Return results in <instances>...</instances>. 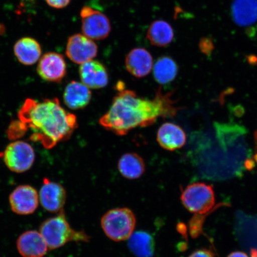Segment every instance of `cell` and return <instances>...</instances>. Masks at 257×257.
<instances>
[{
	"mask_svg": "<svg viewBox=\"0 0 257 257\" xmlns=\"http://www.w3.org/2000/svg\"><path fill=\"white\" fill-rule=\"evenodd\" d=\"M181 201L184 207L192 213H206L215 204L213 188L205 183H194L182 191Z\"/></svg>",
	"mask_w": 257,
	"mask_h": 257,
	"instance_id": "obj_5",
	"label": "cell"
},
{
	"mask_svg": "<svg viewBox=\"0 0 257 257\" xmlns=\"http://www.w3.org/2000/svg\"><path fill=\"white\" fill-rule=\"evenodd\" d=\"M79 72L82 83L89 88L101 89L108 85L107 70L97 60H92L82 64Z\"/></svg>",
	"mask_w": 257,
	"mask_h": 257,
	"instance_id": "obj_13",
	"label": "cell"
},
{
	"mask_svg": "<svg viewBox=\"0 0 257 257\" xmlns=\"http://www.w3.org/2000/svg\"><path fill=\"white\" fill-rule=\"evenodd\" d=\"M66 198V191L62 185L48 178L44 179L39 193V200L44 210L51 213H60L63 210Z\"/></svg>",
	"mask_w": 257,
	"mask_h": 257,
	"instance_id": "obj_11",
	"label": "cell"
},
{
	"mask_svg": "<svg viewBox=\"0 0 257 257\" xmlns=\"http://www.w3.org/2000/svg\"><path fill=\"white\" fill-rule=\"evenodd\" d=\"M232 12L234 22L248 27L257 21V0H234Z\"/></svg>",
	"mask_w": 257,
	"mask_h": 257,
	"instance_id": "obj_18",
	"label": "cell"
},
{
	"mask_svg": "<svg viewBox=\"0 0 257 257\" xmlns=\"http://www.w3.org/2000/svg\"><path fill=\"white\" fill-rule=\"evenodd\" d=\"M39 232L50 249L61 248L70 242H88L90 239L83 231H76L70 227L63 210L45 220Z\"/></svg>",
	"mask_w": 257,
	"mask_h": 257,
	"instance_id": "obj_3",
	"label": "cell"
},
{
	"mask_svg": "<svg viewBox=\"0 0 257 257\" xmlns=\"http://www.w3.org/2000/svg\"><path fill=\"white\" fill-rule=\"evenodd\" d=\"M179 72V67L172 57H160L153 66L154 79L160 85H166L175 79Z\"/></svg>",
	"mask_w": 257,
	"mask_h": 257,
	"instance_id": "obj_21",
	"label": "cell"
},
{
	"mask_svg": "<svg viewBox=\"0 0 257 257\" xmlns=\"http://www.w3.org/2000/svg\"><path fill=\"white\" fill-rule=\"evenodd\" d=\"M254 142H255L254 159L255 160V162L257 163V130L255 132V134H254Z\"/></svg>",
	"mask_w": 257,
	"mask_h": 257,
	"instance_id": "obj_26",
	"label": "cell"
},
{
	"mask_svg": "<svg viewBox=\"0 0 257 257\" xmlns=\"http://www.w3.org/2000/svg\"><path fill=\"white\" fill-rule=\"evenodd\" d=\"M174 35V31L168 22L157 20L150 25L147 38L154 46L165 47L172 43Z\"/></svg>",
	"mask_w": 257,
	"mask_h": 257,
	"instance_id": "obj_20",
	"label": "cell"
},
{
	"mask_svg": "<svg viewBox=\"0 0 257 257\" xmlns=\"http://www.w3.org/2000/svg\"><path fill=\"white\" fill-rule=\"evenodd\" d=\"M157 140L163 149L172 152L185 146L186 136L184 130L179 125L167 122L159 127Z\"/></svg>",
	"mask_w": 257,
	"mask_h": 257,
	"instance_id": "obj_15",
	"label": "cell"
},
{
	"mask_svg": "<svg viewBox=\"0 0 257 257\" xmlns=\"http://www.w3.org/2000/svg\"><path fill=\"white\" fill-rule=\"evenodd\" d=\"M117 167L120 174L124 178L131 180L141 178L146 169L144 159L135 153L123 154L118 160Z\"/></svg>",
	"mask_w": 257,
	"mask_h": 257,
	"instance_id": "obj_19",
	"label": "cell"
},
{
	"mask_svg": "<svg viewBox=\"0 0 257 257\" xmlns=\"http://www.w3.org/2000/svg\"><path fill=\"white\" fill-rule=\"evenodd\" d=\"M14 50L19 62L27 66L36 63L42 53L40 43L31 37L21 38L15 43Z\"/></svg>",
	"mask_w": 257,
	"mask_h": 257,
	"instance_id": "obj_17",
	"label": "cell"
},
{
	"mask_svg": "<svg viewBox=\"0 0 257 257\" xmlns=\"http://www.w3.org/2000/svg\"><path fill=\"white\" fill-rule=\"evenodd\" d=\"M102 230L110 239L120 242L128 239L136 226V217L130 209H112L102 216L101 221Z\"/></svg>",
	"mask_w": 257,
	"mask_h": 257,
	"instance_id": "obj_4",
	"label": "cell"
},
{
	"mask_svg": "<svg viewBox=\"0 0 257 257\" xmlns=\"http://www.w3.org/2000/svg\"><path fill=\"white\" fill-rule=\"evenodd\" d=\"M70 1L71 0H46L48 5L57 9L65 8L70 4Z\"/></svg>",
	"mask_w": 257,
	"mask_h": 257,
	"instance_id": "obj_23",
	"label": "cell"
},
{
	"mask_svg": "<svg viewBox=\"0 0 257 257\" xmlns=\"http://www.w3.org/2000/svg\"><path fill=\"white\" fill-rule=\"evenodd\" d=\"M16 246L23 257H44L48 249L43 236L36 230H28L21 234Z\"/></svg>",
	"mask_w": 257,
	"mask_h": 257,
	"instance_id": "obj_14",
	"label": "cell"
},
{
	"mask_svg": "<svg viewBox=\"0 0 257 257\" xmlns=\"http://www.w3.org/2000/svg\"><path fill=\"white\" fill-rule=\"evenodd\" d=\"M66 53L73 63L82 64L97 56L98 46L84 35L74 34L67 41Z\"/></svg>",
	"mask_w": 257,
	"mask_h": 257,
	"instance_id": "obj_9",
	"label": "cell"
},
{
	"mask_svg": "<svg viewBox=\"0 0 257 257\" xmlns=\"http://www.w3.org/2000/svg\"><path fill=\"white\" fill-rule=\"evenodd\" d=\"M39 194L34 187L24 185L18 186L9 196L10 206L19 215L33 214L39 205Z\"/></svg>",
	"mask_w": 257,
	"mask_h": 257,
	"instance_id": "obj_8",
	"label": "cell"
},
{
	"mask_svg": "<svg viewBox=\"0 0 257 257\" xmlns=\"http://www.w3.org/2000/svg\"><path fill=\"white\" fill-rule=\"evenodd\" d=\"M91 90L83 83L73 81L64 90V103L72 110H79L87 106L91 100Z\"/></svg>",
	"mask_w": 257,
	"mask_h": 257,
	"instance_id": "obj_16",
	"label": "cell"
},
{
	"mask_svg": "<svg viewBox=\"0 0 257 257\" xmlns=\"http://www.w3.org/2000/svg\"><path fill=\"white\" fill-rule=\"evenodd\" d=\"M82 19L83 35L92 40H102L110 35L111 27L107 16L89 6L82 8L80 13Z\"/></svg>",
	"mask_w": 257,
	"mask_h": 257,
	"instance_id": "obj_7",
	"label": "cell"
},
{
	"mask_svg": "<svg viewBox=\"0 0 257 257\" xmlns=\"http://www.w3.org/2000/svg\"><path fill=\"white\" fill-rule=\"evenodd\" d=\"M37 72L42 79L51 82H60L66 76L67 64L62 54L50 52L41 58Z\"/></svg>",
	"mask_w": 257,
	"mask_h": 257,
	"instance_id": "obj_10",
	"label": "cell"
},
{
	"mask_svg": "<svg viewBox=\"0 0 257 257\" xmlns=\"http://www.w3.org/2000/svg\"><path fill=\"white\" fill-rule=\"evenodd\" d=\"M115 88L117 94L99 123L118 136H126L138 127H149L160 117H175L179 110L172 92L163 93L160 89L153 99H147L125 88L123 82L118 81Z\"/></svg>",
	"mask_w": 257,
	"mask_h": 257,
	"instance_id": "obj_1",
	"label": "cell"
},
{
	"mask_svg": "<svg viewBox=\"0 0 257 257\" xmlns=\"http://www.w3.org/2000/svg\"><path fill=\"white\" fill-rule=\"evenodd\" d=\"M18 118L19 121L10 126L9 137H20L29 130L32 134L30 139L48 149L69 139L78 126L76 115L66 111L57 98L41 101L28 99L19 110Z\"/></svg>",
	"mask_w": 257,
	"mask_h": 257,
	"instance_id": "obj_2",
	"label": "cell"
},
{
	"mask_svg": "<svg viewBox=\"0 0 257 257\" xmlns=\"http://www.w3.org/2000/svg\"><path fill=\"white\" fill-rule=\"evenodd\" d=\"M252 257H257V252H253V255H252Z\"/></svg>",
	"mask_w": 257,
	"mask_h": 257,
	"instance_id": "obj_28",
	"label": "cell"
},
{
	"mask_svg": "<svg viewBox=\"0 0 257 257\" xmlns=\"http://www.w3.org/2000/svg\"><path fill=\"white\" fill-rule=\"evenodd\" d=\"M153 58L144 48H136L131 50L125 59V66L127 72L137 78L149 75L153 69Z\"/></svg>",
	"mask_w": 257,
	"mask_h": 257,
	"instance_id": "obj_12",
	"label": "cell"
},
{
	"mask_svg": "<svg viewBox=\"0 0 257 257\" xmlns=\"http://www.w3.org/2000/svg\"><path fill=\"white\" fill-rule=\"evenodd\" d=\"M128 248L138 257H152L155 250V242L152 234L139 231L128 238Z\"/></svg>",
	"mask_w": 257,
	"mask_h": 257,
	"instance_id": "obj_22",
	"label": "cell"
},
{
	"mask_svg": "<svg viewBox=\"0 0 257 257\" xmlns=\"http://www.w3.org/2000/svg\"><path fill=\"white\" fill-rule=\"evenodd\" d=\"M5 26L3 24H0V35L4 34L5 33Z\"/></svg>",
	"mask_w": 257,
	"mask_h": 257,
	"instance_id": "obj_27",
	"label": "cell"
},
{
	"mask_svg": "<svg viewBox=\"0 0 257 257\" xmlns=\"http://www.w3.org/2000/svg\"><path fill=\"white\" fill-rule=\"evenodd\" d=\"M189 257H213V255L209 250L200 249L193 252Z\"/></svg>",
	"mask_w": 257,
	"mask_h": 257,
	"instance_id": "obj_24",
	"label": "cell"
},
{
	"mask_svg": "<svg viewBox=\"0 0 257 257\" xmlns=\"http://www.w3.org/2000/svg\"><path fill=\"white\" fill-rule=\"evenodd\" d=\"M3 157L5 165L11 171L21 173L32 168L35 162V154L30 144L17 141L6 147Z\"/></svg>",
	"mask_w": 257,
	"mask_h": 257,
	"instance_id": "obj_6",
	"label": "cell"
},
{
	"mask_svg": "<svg viewBox=\"0 0 257 257\" xmlns=\"http://www.w3.org/2000/svg\"><path fill=\"white\" fill-rule=\"evenodd\" d=\"M227 257H249L246 253L242 251H235L230 253Z\"/></svg>",
	"mask_w": 257,
	"mask_h": 257,
	"instance_id": "obj_25",
	"label": "cell"
}]
</instances>
